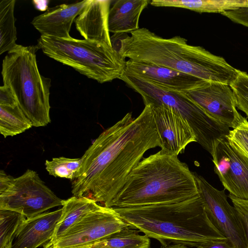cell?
Returning a JSON list of instances; mask_svg holds the SVG:
<instances>
[{"label": "cell", "instance_id": "22", "mask_svg": "<svg viewBox=\"0 0 248 248\" xmlns=\"http://www.w3.org/2000/svg\"><path fill=\"white\" fill-rule=\"evenodd\" d=\"M32 126L18 105H0V133L5 138L21 134Z\"/></svg>", "mask_w": 248, "mask_h": 248}, {"label": "cell", "instance_id": "29", "mask_svg": "<svg viewBox=\"0 0 248 248\" xmlns=\"http://www.w3.org/2000/svg\"><path fill=\"white\" fill-rule=\"evenodd\" d=\"M221 14L233 22L248 28V7L225 12Z\"/></svg>", "mask_w": 248, "mask_h": 248}, {"label": "cell", "instance_id": "31", "mask_svg": "<svg viewBox=\"0 0 248 248\" xmlns=\"http://www.w3.org/2000/svg\"><path fill=\"white\" fill-rule=\"evenodd\" d=\"M197 248H235L232 243L227 238L204 243L198 246Z\"/></svg>", "mask_w": 248, "mask_h": 248}, {"label": "cell", "instance_id": "15", "mask_svg": "<svg viewBox=\"0 0 248 248\" xmlns=\"http://www.w3.org/2000/svg\"><path fill=\"white\" fill-rule=\"evenodd\" d=\"M62 208L25 218L15 236L12 248H37L52 238Z\"/></svg>", "mask_w": 248, "mask_h": 248}, {"label": "cell", "instance_id": "12", "mask_svg": "<svg viewBox=\"0 0 248 248\" xmlns=\"http://www.w3.org/2000/svg\"><path fill=\"white\" fill-rule=\"evenodd\" d=\"M184 93L210 116L230 128H235L244 117L236 109L234 94L228 84L206 82Z\"/></svg>", "mask_w": 248, "mask_h": 248}, {"label": "cell", "instance_id": "5", "mask_svg": "<svg viewBox=\"0 0 248 248\" xmlns=\"http://www.w3.org/2000/svg\"><path fill=\"white\" fill-rule=\"evenodd\" d=\"M37 46L17 44L2 61L1 75L20 108L35 127L51 122V79L41 75L37 64Z\"/></svg>", "mask_w": 248, "mask_h": 248}, {"label": "cell", "instance_id": "10", "mask_svg": "<svg viewBox=\"0 0 248 248\" xmlns=\"http://www.w3.org/2000/svg\"><path fill=\"white\" fill-rule=\"evenodd\" d=\"M128 226L113 207L100 204L81 217L58 239L46 244L62 248L91 243Z\"/></svg>", "mask_w": 248, "mask_h": 248}, {"label": "cell", "instance_id": "11", "mask_svg": "<svg viewBox=\"0 0 248 248\" xmlns=\"http://www.w3.org/2000/svg\"><path fill=\"white\" fill-rule=\"evenodd\" d=\"M211 155L215 172L225 189L248 201V155L227 136L216 144Z\"/></svg>", "mask_w": 248, "mask_h": 248}, {"label": "cell", "instance_id": "21", "mask_svg": "<svg viewBox=\"0 0 248 248\" xmlns=\"http://www.w3.org/2000/svg\"><path fill=\"white\" fill-rule=\"evenodd\" d=\"M15 0L0 2V54L9 51L16 46V29L14 16Z\"/></svg>", "mask_w": 248, "mask_h": 248}, {"label": "cell", "instance_id": "27", "mask_svg": "<svg viewBox=\"0 0 248 248\" xmlns=\"http://www.w3.org/2000/svg\"><path fill=\"white\" fill-rule=\"evenodd\" d=\"M228 138L248 155V121L245 117L239 124L231 130Z\"/></svg>", "mask_w": 248, "mask_h": 248}, {"label": "cell", "instance_id": "23", "mask_svg": "<svg viewBox=\"0 0 248 248\" xmlns=\"http://www.w3.org/2000/svg\"><path fill=\"white\" fill-rule=\"evenodd\" d=\"M95 242L104 248H150L151 244L149 237L129 226Z\"/></svg>", "mask_w": 248, "mask_h": 248}, {"label": "cell", "instance_id": "28", "mask_svg": "<svg viewBox=\"0 0 248 248\" xmlns=\"http://www.w3.org/2000/svg\"><path fill=\"white\" fill-rule=\"evenodd\" d=\"M229 197L243 223L248 240V201L238 199L230 194Z\"/></svg>", "mask_w": 248, "mask_h": 248}, {"label": "cell", "instance_id": "33", "mask_svg": "<svg viewBox=\"0 0 248 248\" xmlns=\"http://www.w3.org/2000/svg\"><path fill=\"white\" fill-rule=\"evenodd\" d=\"M48 1L47 0H33L34 7L38 10L42 11H46L47 10Z\"/></svg>", "mask_w": 248, "mask_h": 248}, {"label": "cell", "instance_id": "17", "mask_svg": "<svg viewBox=\"0 0 248 248\" xmlns=\"http://www.w3.org/2000/svg\"><path fill=\"white\" fill-rule=\"evenodd\" d=\"M111 0H89L75 20L76 29L84 39L112 46L108 29Z\"/></svg>", "mask_w": 248, "mask_h": 248}, {"label": "cell", "instance_id": "16", "mask_svg": "<svg viewBox=\"0 0 248 248\" xmlns=\"http://www.w3.org/2000/svg\"><path fill=\"white\" fill-rule=\"evenodd\" d=\"M89 0L62 4L47 9L34 17L31 23L42 36L70 38L72 24Z\"/></svg>", "mask_w": 248, "mask_h": 248}, {"label": "cell", "instance_id": "2", "mask_svg": "<svg viewBox=\"0 0 248 248\" xmlns=\"http://www.w3.org/2000/svg\"><path fill=\"white\" fill-rule=\"evenodd\" d=\"M110 36L112 47L124 58L168 68L208 82L230 84L239 70L222 57L200 46L187 44L180 36L164 38L142 28Z\"/></svg>", "mask_w": 248, "mask_h": 248}, {"label": "cell", "instance_id": "24", "mask_svg": "<svg viewBox=\"0 0 248 248\" xmlns=\"http://www.w3.org/2000/svg\"><path fill=\"white\" fill-rule=\"evenodd\" d=\"M82 164V157L70 158L65 157H54L46 160L45 166L49 174L74 180L78 177Z\"/></svg>", "mask_w": 248, "mask_h": 248}, {"label": "cell", "instance_id": "25", "mask_svg": "<svg viewBox=\"0 0 248 248\" xmlns=\"http://www.w3.org/2000/svg\"><path fill=\"white\" fill-rule=\"evenodd\" d=\"M22 214L9 210H0V248L13 241L23 220Z\"/></svg>", "mask_w": 248, "mask_h": 248}, {"label": "cell", "instance_id": "30", "mask_svg": "<svg viewBox=\"0 0 248 248\" xmlns=\"http://www.w3.org/2000/svg\"><path fill=\"white\" fill-rule=\"evenodd\" d=\"M18 105L10 88L3 85L0 87V105L14 106Z\"/></svg>", "mask_w": 248, "mask_h": 248}, {"label": "cell", "instance_id": "4", "mask_svg": "<svg viewBox=\"0 0 248 248\" xmlns=\"http://www.w3.org/2000/svg\"><path fill=\"white\" fill-rule=\"evenodd\" d=\"M199 195L193 172L177 155L160 150L133 169L110 207L183 202Z\"/></svg>", "mask_w": 248, "mask_h": 248}, {"label": "cell", "instance_id": "13", "mask_svg": "<svg viewBox=\"0 0 248 248\" xmlns=\"http://www.w3.org/2000/svg\"><path fill=\"white\" fill-rule=\"evenodd\" d=\"M147 104L159 135L161 150L178 156L188 144L197 141L187 122L173 108L161 103Z\"/></svg>", "mask_w": 248, "mask_h": 248}, {"label": "cell", "instance_id": "35", "mask_svg": "<svg viewBox=\"0 0 248 248\" xmlns=\"http://www.w3.org/2000/svg\"><path fill=\"white\" fill-rule=\"evenodd\" d=\"M13 241L10 242L7 244L4 247L0 248H12V244H13Z\"/></svg>", "mask_w": 248, "mask_h": 248}, {"label": "cell", "instance_id": "1", "mask_svg": "<svg viewBox=\"0 0 248 248\" xmlns=\"http://www.w3.org/2000/svg\"><path fill=\"white\" fill-rule=\"evenodd\" d=\"M161 146L150 106L145 105L136 118L127 113L101 133L81 157L79 175L72 184L73 195L110 207L145 152Z\"/></svg>", "mask_w": 248, "mask_h": 248}, {"label": "cell", "instance_id": "18", "mask_svg": "<svg viewBox=\"0 0 248 248\" xmlns=\"http://www.w3.org/2000/svg\"><path fill=\"white\" fill-rule=\"evenodd\" d=\"M150 0H118L110 8L108 16L109 32L131 33L139 29V21Z\"/></svg>", "mask_w": 248, "mask_h": 248}, {"label": "cell", "instance_id": "36", "mask_svg": "<svg viewBox=\"0 0 248 248\" xmlns=\"http://www.w3.org/2000/svg\"></svg>", "mask_w": 248, "mask_h": 248}, {"label": "cell", "instance_id": "19", "mask_svg": "<svg viewBox=\"0 0 248 248\" xmlns=\"http://www.w3.org/2000/svg\"><path fill=\"white\" fill-rule=\"evenodd\" d=\"M150 4L156 7L185 8L198 13L222 14L248 7V0H153Z\"/></svg>", "mask_w": 248, "mask_h": 248}, {"label": "cell", "instance_id": "26", "mask_svg": "<svg viewBox=\"0 0 248 248\" xmlns=\"http://www.w3.org/2000/svg\"><path fill=\"white\" fill-rule=\"evenodd\" d=\"M236 107L248 117V74L239 70L238 76L230 84Z\"/></svg>", "mask_w": 248, "mask_h": 248}, {"label": "cell", "instance_id": "3", "mask_svg": "<svg viewBox=\"0 0 248 248\" xmlns=\"http://www.w3.org/2000/svg\"><path fill=\"white\" fill-rule=\"evenodd\" d=\"M113 208L130 227L162 246L197 247L227 239L209 218L199 195L176 203Z\"/></svg>", "mask_w": 248, "mask_h": 248}, {"label": "cell", "instance_id": "8", "mask_svg": "<svg viewBox=\"0 0 248 248\" xmlns=\"http://www.w3.org/2000/svg\"><path fill=\"white\" fill-rule=\"evenodd\" d=\"M63 202L34 170H27L16 178L0 171V210L16 212L29 218L62 206Z\"/></svg>", "mask_w": 248, "mask_h": 248}, {"label": "cell", "instance_id": "14", "mask_svg": "<svg viewBox=\"0 0 248 248\" xmlns=\"http://www.w3.org/2000/svg\"><path fill=\"white\" fill-rule=\"evenodd\" d=\"M124 74L182 93L193 90L208 82L168 68L131 60L126 61Z\"/></svg>", "mask_w": 248, "mask_h": 248}, {"label": "cell", "instance_id": "34", "mask_svg": "<svg viewBox=\"0 0 248 248\" xmlns=\"http://www.w3.org/2000/svg\"><path fill=\"white\" fill-rule=\"evenodd\" d=\"M160 248H188L187 246L179 244H173L172 245H168L165 246H162Z\"/></svg>", "mask_w": 248, "mask_h": 248}, {"label": "cell", "instance_id": "6", "mask_svg": "<svg viewBox=\"0 0 248 248\" xmlns=\"http://www.w3.org/2000/svg\"><path fill=\"white\" fill-rule=\"evenodd\" d=\"M37 46L49 58L100 83L119 79L124 72L125 58L106 44L41 35Z\"/></svg>", "mask_w": 248, "mask_h": 248}, {"label": "cell", "instance_id": "9", "mask_svg": "<svg viewBox=\"0 0 248 248\" xmlns=\"http://www.w3.org/2000/svg\"><path fill=\"white\" fill-rule=\"evenodd\" d=\"M193 173L199 195L211 221L235 248H248L243 223L235 207L228 202L225 189H217L202 176Z\"/></svg>", "mask_w": 248, "mask_h": 248}, {"label": "cell", "instance_id": "20", "mask_svg": "<svg viewBox=\"0 0 248 248\" xmlns=\"http://www.w3.org/2000/svg\"><path fill=\"white\" fill-rule=\"evenodd\" d=\"M99 205L94 200L85 197L73 196L64 200L62 215L50 241L58 239L81 217Z\"/></svg>", "mask_w": 248, "mask_h": 248}, {"label": "cell", "instance_id": "32", "mask_svg": "<svg viewBox=\"0 0 248 248\" xmlns=\"http://www.w3.org/2000/svg\"><path fill=\"white\" fill-rule=\"evenodd\" d=\"M44 248H104L100 247L97 246L95 242H94L86 244L70 246V247H62V248L54 247L48 245L47 244H46L44 246Z\"/></svg>", "mask_w": 248, "mask_h": 248}, {"label": "cell", "instance_id": "7", "mask_svg": "<svg viewBox=\"0 0 248 248\" xmlns=\"http://www.w3.org/2000/svg\"><path fill=\"white\" fill-rule=\"evenodd\" d=\"M119 79L141 96L145 105L161 103L178 112L192 130L196 142L211 155L216 144L229 135V127L210 116L184 93L169 90L124 74Z\"/></svg>", "mask_w": 248, "mask_h": 248}]
</instances>
